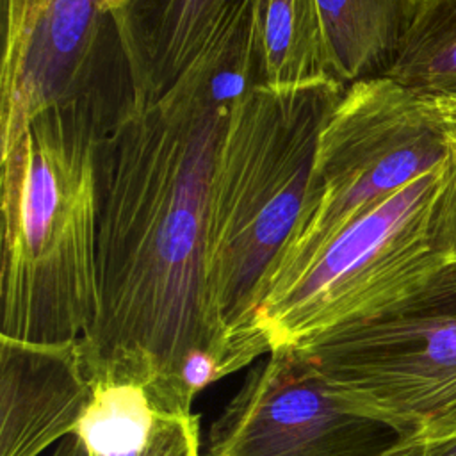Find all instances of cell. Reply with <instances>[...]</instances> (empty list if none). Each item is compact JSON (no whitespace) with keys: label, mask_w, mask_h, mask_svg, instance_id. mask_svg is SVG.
<instances>
[{"label":"cell","mask_w":456,"mask_h":456,"mask_svg":"<svg viewBox=\"0 0 456 456\" xmlns=\"http://www.w3.org/2000/svg\"><path fill=\"white\" fill-rule=\"evenodd\" d=\"M255 84L244 52L212 45L164 96L132 93L116 114L100 153L96 310L80 340L93 379L137 381L192 411L178 383L189 353L219 349L239 369L258 358L219 321L207 271L214 157Z\"/></svg>","instance_id":"1"},{"label":"cell","mask_w":456,"mask_h":456,"mask_svg":"<svg viewBox=\"0 0 456 456\" xmlns=\"http://www.w3.org/2000/svg\"><path fill=\"white\" fill-rule=\"evenodd\" d=\"M128 75L37 114L2 155V333L78 342L96 310L100 153Z\"/></svg>","instance_id":"2"},{"label":"cell","mask_w":456,"mask_h":456,"mask_svg":"<svg viewBox=\"0 0 456 456\" xmlns=\"http://www.w3.org/2000/svg\"><path fill=\"white\" fill-rule=\"evenodd\" d=\"M344 89L333 78L255 84L224 121L208 192V285L226 331L258 356L271 353L255 324L264 283L303 210L319 135Z\"/></svg>","instance_id":"3"},{"label":"cell","mask_w":456,"mask_h":456,"mask_svg":"<svg viewBox=\"0 0 456 456\" xmlns=\"http://www.w3.org/2000/svg\"><path fill=\"white\" fill-rule=\"evenodd\" d=\"M451 176L452 159L369 210L296 278L269 292L255 324L271 351L381 319L454 262L445 223Z\"/></svg>","instance_id":"4"},{"label":"cell","mask_w":456,"mask_h":456,"mask_svg":"<svg viewBox=\"0 0 456 456\" xmlns=\"http://www.w3.org/2000/svg\"><path fill=\"white\" fill-rule=\"evenodd\" d=\"M452 151L454 141L433 103L388 77L346 86L319 135L306 201L267 274L260 303L369 210L447 164Z\"/></svg>","instance_id":"5"},{"label":"cell","mask_w":456,"mask_h":456,"mask_svg":"<svg viewBox=\"0 0 456 456\" xmlns=\"http://www.w3.org/2000/svg\"><path fill=\"white\" fill-rule=\"evenodd\" d=\"M299 349L397 438L456 436V260L392 314Z\"/></svg>","instance_id":"6"},{"label":"cell","mask_w":456,"mask_h":456,"mask_svg":"<svg viewBox=\"0 0 456 456\" xmlns=\"http://www.w3.org/2000/svg\"><path fill=\"white\" fill-rule=\"evenodd\" d=\"M397 435L358 411L299 347L271 351L212 422L205 456H383Z\"/></svg>","instance_id":"7"},{"label":"cell","mask_w":456,"mask_h":456,"mask_svg":"<svg viewBox=\"0 0 456 456\" xmlns=\"http://www.w3.org/2000/svg\"><path fill=\"white\" fill-rule=\"evenodd\" d=\"M112 11L109 0H53L41 12L18 57L0 68L2 155L37 114L109 80L107 69L125 61L107 62L121 52L119 41L107 48L118 39Z\"/></svg>","instance_id":"8"},{"label":"cell","mask_w":456,"mask_h":456,"mask_svg":"<svg viewBox=\"0 0 456 456\" xmlns=\"http://www.w3.org/2000/svg\"><path fill=\"white\" fill-rule=\"evenodd\" d=\"M91 394L80 340L0 335V456H39L75 435Z\"/></svg>","instance_id":"9"},{"label":"cell","mask_w":456,"mask_h":456,"mask_svg":"<svg viewBox=\"0 0 456 456\" xmlns=\"http://www.w3.org/2000/svg\"><path fill=\"white\" fill-rule=\"evenodd\" d=\"M240 0H123L112 12L135 96H164Z\"/></svg>","instance_id":"10"},{"label":"cell","mask_w":456,"mask_h":456,"mask_svg":"<svg viewBox=\"0 0 456 456\" xmlns=\"http://www.w3.org/2000/svg\"><path fill=\"white\" fill-rule=\"evenodd\" d=\"M75 435L87 456H201L200 419L164 406L130 379H93Z\"/></svg>","instance_id":"11"},{"label":"cell","mask_w":456,"mask_h":456,"mask_svg":"<svg viewBox=\"0 0 456 456\" xmlns=\"http://www.w3.org/2000/svg\"><path fill=\"white\" fill-rule=\"evenodd\" d=\"M420 0H317L330 75L342 86L383 77Z\"/></svg>","instance_id":"12"},{"label":"cell","mask_w":456,"mask_h":456,"mask_svg":"<svg viewBox=\"0 0 456 456\" xmlns=\"http://www.w3.org/2000/svg\"><path fill=\"white\" fill-rule=\"evenodd\" d=\"M262 84L285 89L331 78L317 0H256Z\"/></svg>","instance_id":"13"},{"label":"cell","mask_w":456,"mask_h":456,"mask_svg":"<svg viewBox=\"0 0 456 456\" xmlns=\"http://www.w3.org/2000/svg\"><path fill=\"white\" fill-rule=\"evenodd\" d=\"M383 77L424 102H456V0L419 2Z\"/></svg>","instance_id":"14"},{"label":"cell","mask_w":456,"mask_h":456,"mask_svg":"<svg viewBox=\"0 0 456 456\" xmlns=\"http://www.w3.org/2000/svg\"><path fill=\"white\" fill-rule=\"evenodd\" d=\"M53 0H2L4 5V52L2 66H9L20 53L41 12ZM114 11L123 0H109ZM112 11V12H114Z\"/></svg>","instance_id":"15"},{"label":"cell","mask_w":456,"mask_h":456,"mask_svg":"<svg viewBox=\"0 0 456 456\" xmlns=\"http://www.w3.org/2000/svg\"><path fill=\"white\" fill-rule=\"evenodd\" d=\"M383 456H456V436L438 440L395 438Z\"/></svg>","instance_id":"16"},{"label":"cell","mask_w":456,"mask_h":456,"mask_svg":"<svg viewBox=\"0 0 456 456\" xmlns=\"http://www.w3.org/2000/svg\"><path fill=\"white\" fill-rule=\"evenodd\" d=\"M445 223H447L452 249L456 253V141H454V153H452V176H451L447 203H445Z\"/></svg>","instance_id":"17"},{"label":"cell","mask_w":456,"mask_h":456,"mask_svg":"<svg viewBox=\"0 0 456 456\" xmlns=\"http://www.w3.org/2000/svg\"><path fill=\"white\" fill-rule=\"evenodd\" d=\"M442 119L449 135L456 141V102H429Z\"/></svg>","instance_id":"18"},{"label":"cell","mask_w":456,"mask_h":456,"mask_svg":"<svg viewBox=\"0 0 456 456\" xmlns=\"http://www.w3.org/2000/svg\"><path fill=\"white\" fill-rule=\"evenodd\" d=\"M52 456H87V449L77 435H69L57 444Z\"/></svg>","instance_id":"19"}]
</instances>
